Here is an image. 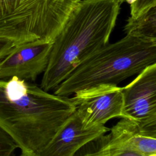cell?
<instances>
[{"label":"cell","instance_id":"obj_7","mask_svg":"<svg viewBox=\"0 0 156 156\" xmlns=\"http://www.w3.org/2000/svg\"><path fill=\"white\" fill-rule=\"evenodd\" d=\"M53 41L36 40L16 46L0 61V79L35 81L46 68Z\"/></svg>","mask_w":156,"mask_h":156},{"label":"cell","instance_id":"obj_1","mask_svg":"<svg viewBox=\"0 0 156 156\" xmlns=\"http://www.w3.org/2000/svg\"><path fill=\"white\" fill-rule=\"evenodd\" d=\"M71 98L16 77L0 79V127L22 153L35 156L76 111Z\"/></svg>","mask_w":156,"mask_h":156},{"label":"cell","instance_id":"obj_11","mask_svg":"<svg viewBox=\"0 0 156 156\" xmlns=\"http://www.w3.org/2000/svg\"><path fill=\"white\" fill-rule=\"evenodd\" d=\"M18 148L13 138L0 127V156H15V151Z\"/></svg>","mask_w":156,"mask_h":156},{"label":"cell","instance_id":"obj_6","mask_svg":"<svg viewBox=\"0 0 156 156\" xmlns=\"http://www.w3.org/2000/svg\"><path fill=\"white\" fill-rule=\"evenodd\" d=\"M122 118L141 128L156 131V63L145 68L122 87Z\"/></svg>","mask_w":156,"mask_h":156},{"label":"cell","instance_id":"obj_9","mask_svg":"<svg viewBox=\"0 0 156 156\" xmlns=\"http://www.w3.org/2000/svg\"><path fill=\"white\" fill-rule=\"evenodd\" d=\"M71 99L87 127L105 125L114 118H122V87L118 86L85 96H73Z\"/></svg>","mask_w":156,"mask_h":156},{"label":"cell","instance_id":"obj_14","mask_svg":"<svg viewBox=\"0 0 156 156\" xmlns=\"http://www.w3.org/2000/svg\"><path fill=\"white\" fill-rule=\"evenodd\" d=\"M84 155V146L79 150L74 156H83Z\"/></svg>","mask_w":156,"mask_h":156},{"label":"cell","instance_id":"obj_5","mask_svg":"<svg viewBox=\"0 0 156 156\" xmlns=\"http://www.w3.org/2000/svg\"><path fill=\"white\" fill-rule=\"evenodd\" d=\"M84 146L83 156H146L156 153V131L121 118L110 129Z\"/></svg>","mask_w":156,"mask_h":156},{"label":"cell","instance_id":"obj_2","mask_svg":"<svg viewBox=\"0 0 156 156\" xmlns=\"http://www.w3.org/2000/svg\"><path fill=\"white\" fill-rule=\"evenodd\" d=\"M117 0H79L53 41L40 87L55 88L87 56L108 43L120 10Z\"/></svg>","mask_w":156,"mask_h":156},{"label":"cell","instance_id":"obj_4","mask_svg":"<svg viewBox=\"0 0 156 156\" xmlns=\"http://www.w3.org/2000/svg\"><path fill=\"white\" fill-rule=\"evenodd\" d=\"M79 0H0V38L54 40Z\"/></svg>","mask_w":156,"mask_h":156},{"label":"cell","instance_id":"obj_13","mask_svg":"<svg viewBox=\"0 0 156 156\" xmlns=\"http://www.w3.org/2000/svg\"><path fill=\"white\" fill-rule=\"evenodd\" d=\"M18 44L12 40L6 38H0V61Z\"/></svg>","mask_w":156,"mask_h":156},{"label":"cell","instance_id":"obj_15","mask_svg":"<svg viewBox=\"0 0 156 156\" xmlns=\"http://www.w3.org/2000/svg\"><path fill=\"white\" fill-rule=\"evenodd\" d=\"M146 156H156V153H153V154H149Z\"/></svg>","mask_w":156,"mask_h":156},{"label":"cell","instance_id":"obj_12","mask_svg":"<svg viewBox=\"0 0 156 156\" xmlns=\"http://www.w3.org/2000/svg\"><path fill=\"white\" fill-rule=\"evenodd\" d=\"M130 5L129 18L135 19L146 12L150 9L156 6V0H136Z\"/></svg>","mask_w":156,"mask_h":156},{"label":"cell","instance_id":"obj_10","mask_svg":"<svg viewBox=\"0 0 156 156\" xmlns=\"http://www.w3.org/2000/svg\"><path fill=\"white\" fill-rule=\"evenodd\" d=\"M123 30L126 34L156 40V6L135 19L129 18Z\"/></svg>","mask_w":156,"mask_h":156},{"label":"cell","instance_id":"obj_8","mask_svg":"<svg viewBox=\"0 0 156 156\" xmlns=\"http://www.w3.org/2000/svg\"><path fill=\"white\" fill-rule=\"evenodd\" d=\"M108 131L105 125L85 127L76 110L35 156H74L82 147Z\"/></svg>","mask_w":156,"mask_h":156},{"label":"cell","instance_id":"obj_16","mask_svg":"<svg viewBox=\"0 0 156 156\" xmlns=\"http://www.w3.org/2000/svg\"><path fill=\"white\" fill-rule=\"evenodd\" d=\"M20 156H30V155H27V154H24V153H22V152H21V154Z\"/></svg>","mask_w":156,"mask_h":156},{"label":"cell","instance_id":"obj_3","mask_svg":"<svg viewBox=\"0 0 156 156\" xmlns=\"http://www.w3.org/2000/svg\"><path fill=\"white\" fill-rule=\"evenodd\" d=\"M156 63V40L130 34L92 52L54 88V94L82 97L118 87Z\"/></svg>","mask_w":156,"mask_h":156}]
</instances>
